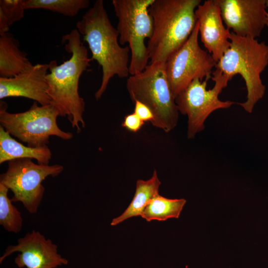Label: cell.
Here are the masks:
<instances>
[{"mask_svg": "<svg viewBox=\"0 0 268 268\" xmlns=\"http://www.w3.org/2000/svg\"><path fill=\"white\" fill-rule=\"evenodd\" d=\"M76 26L83 40L88 45L92 60L96 61L102 68L101 83L95 93L98 100L114 76H128L130 50L128 46L120 45L118 32L112 25L102 0H96Z\"/></svg>", "mask_w": 268, "mask_h": 268, "instance_id": "obj_2", "label": "cell"}, {"mask_svg": "<svg viewBox=\"0 0 268 268\" xmlns=\"http://www.w3.org/2000/svg\"><path fill=\"white\" fill-rule=\"evenodd\" d=\"M267 8H268V0H266ZM266 26L268 27V11L267 15Z\"/></svg>", "mask_w": 268, "mask_h": 268, "instance_id": "obj_24", "label": "cell"}, {"mask_svg": "<svg viewBox=\"0 0 268 268\" xmlns=\"http://www.w3.org/2000/svg\"><path fill=\"white\" fill-rule=\"evenodd\" d=\"M63 170L59 164H36L31 159H16L8 162L7 170L0 175V183L12 191V202H21L29 212L35 214L45 192L42 182L48 176L59 175Z\"/></svg>", "mask_w": 268, "mask_h": 268, "instance_id": "obj_9", "label": "cell"}, {"mask_svg": "<svg viewBox=\"0 0 268 268\" xmlns=\"http://www.w3.org/2000/svg\"><path fill=\"white\" fill-rule=\"evenodd\" d=\"M27 54L19 49L18 41L11 33L0 36V77H13L31 67Z\"/></svg>", "mask_w": 268, "mask_h": 268, "instance_id": "obj_15", "label": "cell"}, {"mask_svg": "<svg viewBox=\"0 0 268 268\" xmlns=\"http://www.w3.org/2000/svg\"><path fill=\"white\" fill-rule=\"evenodd\" d=\"M7 105L0 101V125L10 135L26 143L27 146L37 147L47 146L50 136L55 135L64 140L72 138L71 133L62 131L57 119L60 116L58 109L50 104L38 106L34 102L25 112L11 113L7 111Z\"/></svg>", "mask_w": 268, "mask_h": 268, "instance_id": "obj_7", "label": "cell"}, {"mask_svg": "<svg viewBox=\"0 0 268 268\" xmlns=\"http://www.w3.org/2000/svg\"><path fill=\"white\" fill-rule=\"evenodd\" d=\"M134 112L141 120L144 122H150L154 120V116L151 110L144 104L135 101L134 103Z\"/></svg>", "mask_w": 268, "mask_h": 268, "instance_id": "obj_23", "label": "cell"}, {"mask_svg": "<svg viewBox=\"0 0 268 268\" xmlns=\"http://www.w3.org/2000/svg\"><path fill=\"white\" fill-rule=\"evenodd\" d=\"M198 22L186 42L173 53L165 63L167 78L175 97L194 79L208 80L212 77L216 62L200 47Z\"/></svg>", "mask_w": 268, "mask_h": 268, "instance_id": "obj_10", "label": "cell"}, {"mask_svg": "<svg viewBox=\"0 0 268 268\" xmlns=\"http://www.w3.org/2000/svg\"><path fill=\"white\" fill-rule=\"evenodd\" d=\"M195 14L201 41L217 63L230 46L231 32L223 22L216 0L201 3Z\"/></svg>", "mask_w": 268, "mask_h": 268, "instance_id": "obj_13", "label": "cell"}, {"mask_svg": "<svg viewBox=\"0 0 268 268\" xmlns=\"http://www.w3.org/2000/svg\"><path fill=\"white\" fill-rule=\"evenodd\" d=\"M24 0H0V35L7 33L10 26L24 16Z\"/></svg>", "mask_w": 268, "mask_h": 268, "instance_id": "obj_21", "label": "cell"}, {"mask_svg": "<svg viewBox=\"0 0 268 268\" xmlns=\"http://www.w3.org/2000/svg\"><path fill=\"white\" fill-rule=\"evenodd\" d=\"M213 87L207 89V80L194 79L176 97L175 102L179 113L188 117L187 137L192 139L203 131L204 123L214 111L227 109L235 104L231 101H221L219 95L230 80L218 70L212 73Z\"/></svg>", "mask_w": 268, "mask_h": 268, "instance_id": "obj_8", "label": "cell"}, {"mask_svg": "<svg viewBox=\"0 0 268 268\" xmlns=\"http://www.w3.org/2000/svg\"><path fill=\"white\" fill-rule=\"evenodd\" d=\"M230 45L215 69L229 80L236 74L243 78L247 89V99L239 103L244 110L251 113L256 104L266 91L261 78V73L268 65V45L256 39L242 37L231 32Z\"/></svg>", "mask_w": 268, "mask_h": 268, "instance_id": "obj_4", "label": "cell"}, {"mask_svg": "<svg viewBox=\"0 0 268 268\" xmlns=\"http://www.w3.org/2000/svg\"><path fill=\"white\" fill-rule=\"evenodd\" d=\"M126 87L134 103L138 101L151 110L153 126L166 133L176 127L179 112L168 81L165 63H150L142 71L127 79Z\"/></svg>", "mask_w": 268, "mask_h": 268, "instance_id": "obj_5", "label": "cell"}, {"mask_svg": "<svg viewBox=\"0 0 268 268\" xmlns=\"http://www.w3.org/2000/svg\"><path fill=\"white\" fill-rule=\"evenodd\" d=\"M49 68V64H37L13 77H0V99L23 97L41 106L51 104L46 78Z\"/></svg>", "mask_w": 268, "mask_h": 268, "instance_id": "obj_14", "label": "cell"}, {"mask_svg": "<svg viewBox=\"0 0 268 268\" xmlns=\"http://www.w3.org/2000/svg\"><path fill=\"white\" fill-rule=\"evenodd\" d=\"M186 203L184 199H170L159 194L145 207L140 216L148 222L178 218Z\"/></svg>", "mask_w": 268, "mask_h": 268, "instance_id": "obj_18", "label": "cell"}, {"mask_svg": "<svg viewBox=\"0 0 268 268\" xmlns=\"http://www.w3.org/2000/svg\"><path fill=\"white\" fill-rule=\"evenodd\" d=\"M154 0H113L112 3L118 18L117 30L121 45L128 44L131 58V75L142 71L149 60L146 38L150 39L153 22L149 8Z\"/></svg>", "mask_w": 268, "mask_h": 268, "instance_id": "obj_6", "label": "cell"}, {"mask_svg": "<svg viewBox=\"0 0 268 268\" xmlns=\"http://www.w3.org/2000/svg\"><path fill=\"white\" fill-rule=\"evenodd\" d=\"M8 190L0 183V224L5 230L17 233L22 229L23 219L20 212L8 197Z\"/></svg>", "mask_w": 268, "mask_h": 268, "instance_id": "obj_20", "label": "cell"}, {"mask_svg": "<svg viewBox=\"0 0 268 268\" xmlns=\"http://www.w3.org/2000/svg\"><path fill=\"white\" fill-rule=\"evenodd\" d=\"M267 0H216L226 27L235 34L256 39L266 26Z\"/></svg>", "mask_w": 268, "mask_h": 268, "instance_id": "obj_12", "label": "cell"}, {"mask_svg": "<svg viewBox=\"0 0 268 268\" xmlns=\"http://www.w3.org/2000/svg\"><path fill=\"white\" fill-rule=\"evenodd\" d=\"M17 252L20 253L14 261L19 268H56L68 263V260L58 253L57 245L34 230L19 238L17 244L8 246L0 257V263Z\"/></svg>", "mask_w": 268, "mask_h": 268, "instance_id": "obj_11", "label": "cell"}, {"mask_svg": "<svg viewBox=\"0 0 268 268\" xmlns=\"http://www.w3.org/2000/svg\"><path fill=\"white\" fill-rule=\"evenodd\" d=\"M66 50L71 54L70 58L58 65L55 60L49 64L46 75L47 93L51 104L56 107L60 116L67 118L77 133L85 126L83 117L85 102L78 92L80 76L90 66L87 48L81 41V35L76 29L62 37Z\"/></svg>", "mask_w": 268, "mask_h": 268, "instance_id": "obj_1", "label": "cell"}, {"mask_svg": "<svg viewBox=\"0 0 268 268\" xmlns=\"http://www.w3.org/2000/svg\"><path fill=\"white\" fill-rule=\"evenodd\" d=\"M144 122L134 113L126 115L122 124V126L128 130L136 133L142 127Z\"/></svg>", "mask_w": 268, "mask_h": 268, "instance_id": "obj_22", "label": "cell"}, {"mask_svg": "<svg viewBox=\"0 0 268 268\" xmlns=\"http://www.w3.org/2000/svg\"><path fill=\"white\" fill-rule=\"evenodd\" d=\"M52 153L48 146L32 147L25 146L13 138L0 126V164L20 158L35 159L40 164H48Z\"/></svg>", "mask_w": 268, "mask_h": 268, "instance_id": "obj_16", "label": "cell"}, {"mask_svg": "<svg viewBox=\"0 0 268 268\" xmlns=\"http://www.w3.org/2000/svg\"><path fill=\"white\" fill-rule=\"evenodd\" d=\"M88 0H24L25 9H45L73 17L89 6Z\"/></svg>", "mask_w": 268, "mask_h": 268, "instance_id": "obj_19", "label": "cell"}, {"mask_svg": "<svg viewBox=\"0 0 268 268\" xmlns=\"http://www.w3.org/2000/svg\"><path fill=\"white\" fill-rule=\"evenodd\" d=\"M201 0H154L149 8L153 34L147 48L150 63H165L188 39L197 20L195 11Z\"/></svg>", "mask_w": 268, "mask_h": 268, "instance_id": "obj_3", "label": "cell"}, {"mask_svg": "<svg viewBox=\"0 0 268 268\" xmlns=\"http://www.w3.org/2000/svg\"><path fill=\"white\" fill-rule=\"evenodd\" d=\"M161 184L155 170L148 180H138L131 202L122 214L112 219L111 225L116 226L132 217L141 216L145 207L159 195Z\"/></svg>", "mask_w": 268, "mask_h": 268, "instance_id": "obj_17", "label": "cell"}]
</instances>
